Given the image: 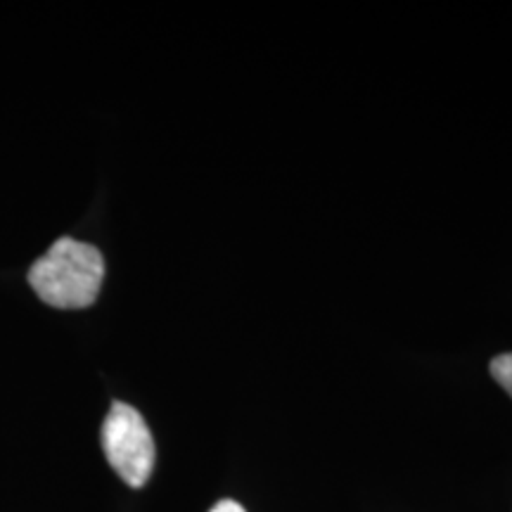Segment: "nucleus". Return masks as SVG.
<instances>
[{
	"mask_svg": "<svg viewBox=\"0 0 512 512\" xmlns=\"http://www.w3.org/2000/svg\"><path fill=\"white\" fill-rule=\"evenodd\" d=\"M209 512H247V510L235 501H219Z\"/></svg>",
	"mask_w": 512,
	"mask_h": 512,
	"instance_id": "4",
	"label": "nucleus"
},
{
	"mask_svg": "<svg viewBox=\"0 0 512 512\" xmlns=\"http://www.w3.org/2000/svg\"><path fill=\"white\" fill-rule=\"evenodd\" d=\"M491 375L512 396V354H501L491 361Z\"/></svg>",
	"mask_w": 512,
	"mask_h": 512,
	"instance_id": "3",
	"label": "nucleus"
},
{
	"mask_svg": "<svg viewBox=\"0 0 512 512\" xmlns=\"http://www.w3.org/2000/svg\"><path fill=\"white\" fill-rule=\"evenodd\" d=\"M105 259L100 249L72 238L57 240L31 266L29 283L43 302L55 309H86L98 299Z\"/></svg>",
	"mask_w": 512,
	"mask_h": 512,
	"instance_id": "1",
	"label": "nucleus"
},
{
	"mask_svg": "<svg viewBox=\"0 0 512 512\" xmlns=\"http://www.w3.org/2000/svg\"><path fill=\"white\" fill-rule=\"evenodd\" d=\"M102 451L112 470L133 489L145 486L155 470V439L143 415L128 403H112L102 422Z\"/></svg>",
	"mask_w": 512,
	"mask_h": 512,
	"instance_id": "2",
	"label": "nucleus"
}]
</instances>
